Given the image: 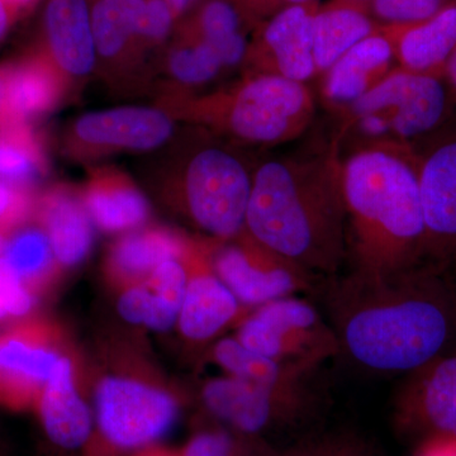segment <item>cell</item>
I'll return each mask as SVG.
<instances>
[{"label":"cell","mask_w":456,"mask_h":456,"mask_svg":"<svg viewBox=\"0 0 456 456\" xmlns=\"http://www.w3.org/2000/svg\"><path fill=\"white\" fill-rule=\"evenodd\" d=\"M61 359L50 347L20 335L0 340V399L14 406L40 392Z\"/></svg>","instance_id":"20"},{"label":"cell","mask_w":456,"mask_h":456,"mask_svg":"<svg viewBox=\"0 0 456 456\" xmlns=\"http://www.w3.org/2000/svg\"><path fill=\"white\" fill-rule=\"evenodd\" d=\"M178 416L173 395L137 380L104 378L95 391V428L114 450L149 448L171 430Z\"/></svg>","instance_id":"7"},{"label":"cell","mask_w":456,"mask_h":456,"mask_svg":"<svg viewBox=\"0 0 456 456\" xmlns=\"http://www.w3.org/2000/svg\"><path fill=\"white\" fill-rule=\"evenodd\" d=\"M46 31L53 55L65 71L84 75L92 70L97 47L86 0H51Z\"/></svg>","instance_id":"22"},{"label":"cell","mask_w":456,"mask_h":456,"mask_svg":"<svg viewBox=\"0 0 456 456\" xmlns=\"http://www.w3.org/2000/svg\"><path fill=\"white\" fill-rule=\"evenodd\" d=\"M182 245L164 231H143L123 237L112 253V266L121 277H149L165 261L179 259Z\"/></svg>","instance_id":"26"},{"label":"cell","mask_w":456,"mask_h":456,"mask_svg":"<svg viewBox=\"0 0 456 456\" xmlns=\"http://www.w3.org/2000/svg\"><path fill=\"white\" fill-rule=\"evenodd\" d=\"M419 184L425 259L436 264L456 259V130L441 131L419 152Z\"/></svg>","instance_id":"11"},{"label":"cell","mask_w":456,"mask_h":456,"mask_svg":"<svg viewBox=\"0 0 456 456\" xmlns=\"http://www.w3.org/2000/svg\"><path fill=\"white\" fill-rule=\"evenodd\" d=\"M323 456V455H320ZM325 456H360L356 455L355 452H329V454H326Z\"/></svg>","instance_id":"46"},{"label":"cell","mask_w":456,"mask_h":456,"mask_svg":"<svg viewBox=\"0 0 456 456\" xmlns=\"http://www.w3.org/2000/svg\"><path fill=\"white\" fill-rule=\"evenodd\" d=\"M341 165L336 141L260 165L248 236L316 277L335 275L347 254Z\"/></svg>","instance_id":"2"},{"label":"cell","mask_w":456,"mask_h":456,"mask_svg":"<svg viewBox=\"0 0 456 456\" xmlns=\"http://www.w3.org/2000/svg\"><path fill=\"white\" fill-rule=\"evenodd\" d=\"M317 3L285 5L266 22L260 42L273 70L294 82L317 74L314 55V17Z\"/></svg>","instance_id":"15"},{"label":"cell","mask_w":456,"mask_h":456,"mask_svg":"<svg viewBox=\"0 0 456 456\" xmlns=\"http://www.w3.org/2000/svg\"><path fill=\"white\" fill-rule=\"evenodd\" d=\"M38 415L47 439L56 448L74 452L88 445L94 415L75 386L70 360L62 358L38 395Z\"/></svg>","instance_id":"14"},{"label":"cell","mask_w":456,"mask_h":456,"mask_svg":"<svg viewBox=\"0 0 456 456\" xmlns=\"http://www.w3.org/2000/svg\"><path fill=\"white\" fill-rule=\"evenodd\" d=\"M2 2L7 3L11 7L26 8L29 7L35 0H2Z\"/></svg>","instance_id":"43"},{"label":"cell","mask_w":456,"mask_h":456,"mask_svg":"<svg viewBox=\"0 0 456 456\" xmlns=\"http://www.w3.org/2000/svg\"><path fill=\"white\" fill-rule=\"evenodd\" d=\"M399 69L443 77L456 49V0L435 16L410 26L389 27Z\"/></svg>","instance_id":"18"},{"label":"cell","mask_w":456,"mask_h":456,"mask_svg":"<svg viewBox=\"0 0 456 456\" xmlns=\"http://www.w3.org/2000/svg\"><path fill=\"white\" fill-rule=\"evenodd\" d=\"M253 179L226 150L209 147L198 152L185 176V196L194 222L217 239L239 235L246 227Z\"/></svg>","instance_id":"8"},{"label":"cell","mask_w":456,"mask_h":456,"mask_svg":"<svg viewBox=\"0 0 456 456\" xmlns=\"http://www.w3.org/2000/svg\"><path fill=\"white\" fill-rule=\"evenodd\" d=\"M2 256L26 283L46 275L55 260L46 232L35 228L20 231L11 237Z\"/></svg>","instance_id":"30"},{"label":"cell","mask_w":456,"mask_h":456,"mask_svg":"<svg viewBox=\"0 0 456 456\" xmlns=\"http://www.w3.org/2000/svg\"><path fill=\"white\" fill-rule=\"evenodd\" d=\"M362 2H365V0H362Z\"/></svg>","instance_id":"48"},{"label":"cell","mask_w":456,"mask_h":456,"mask_svg":"<svg viewBox=\"0 0 456 456\" xmlns=\"http://www.w3.org/2000/svg\"><path fill=\"white\" fill-rule=\"evenodd\" d=\"M454 0H367L371 16L382 27L415 25L428 20Z\"/></svg>","instance_id":"32"},{"label":"cell","mask_w":456,"mask_h":456,"mask_svg":"<svg viewBox=\"0 0 456 456\" xmlns=\"http://www.w3.org/2000/svg\"><path fill=\"white\" fill-rule=\"evenodd\" d=\"M146 0H99L92 12V29L102 56H116L132 36L139 35Z\"/></svg>","instance_id":"28"},{"label":"cell","mask_w":456,"mask_h":456,"mask_svg":"<svg viewBox=\"0 0 456 456\" xmlns=\"http://www.w3.org/2000/svg\"><path fill=\"white\" fill-rule=\"evenodd\" d=\"M35 305L27 283L0 256V321L26 316Z\"/></svg>","instance_id":"34"},{"label":"cell","mask_w":456,"mask_h":456,"mask_svg":"<svg viewBox=\"0 0 456 456\" xmlns=\"http://www.w3.org/2000/svg\"><path fill=\"white\" fill-rule=\"evenodd\" d=\"M171 131L173 125L164 113L142 107L88 113L75 126L77 137L86 142L134 150L160 146Z\"/></svg>","instance_id":"17"},{"label":"cell","mask_w":456,"mask_h":456,"mask_svg":"<svg viewBox=\"0 0 456 456\" xmlns=\"http://www.w3.org/2000/svg\"><path fill=\"white\" fill-rule=\"evenodd\" d=\"M200 40L208 44L224 66H235L248 51L239 9L228 0H208L200 14Z\"/></svg>","instance_id":"29"},{"label":"cell","mask_w":456,"mask_h":456,"mask_svg":"<svg viewBox=\"0 0 456 456\" xmlns=\"http://www.w3.org/2000/svg\"><path fill=\"white\" fill-rule=\"evenodd\" d=\"M5 244H7V240H5L4 232L0 230V256H2L3 250H4Z\"/></svg>","instance_id":"47"},{"label":"cell","mask_w":456,"mask_h":456,"mask_svg":"<svg viewBox=\"0 0 456 456\" xmlns=\"http://www.w3.org/2000/svg\"><path fill=\"white\" fill-rule=\"evenodd\" d=\"M444 79L448 83L450 90H452V95H454L456 101V49L450 57L448 64L445 66V71H444Z\"/></svg>","instance_id":"39"},{"label":"cell","mask_w":456,"mask_h":456,"mask_svg":"<svg viewBox=\"0 0 456 456\" xmlns=\"http://www.w3.org/2000/svg\"><path fill=\"white\" fill-rule=\"evenodd\" d=\"M167 2L169 3L170 7L173 8L174 12H176V13H182L185 9L191 7V4L194 0H167Z\"/></svg>","instance_id":"40"},{"label":"cell","mask_w":456,"mask_h":456,"mask_svg":"<svg viewBox=\"0 0 456 456\" xmlns=\"http://www.w3.org/2000/svg\"><path fill=\"white\" fill-rule=\"evenodd\" d=\"M42 217L57 263L74 266L88 256L94 241V224L86 204L68 193H53L45 200Z\"/></svg>","instance_id":"23"},{"label":"cell","mask_w":456,"mask_h":456,"mask_svg":"<svg viewBox=\"0 0 456 456\" xmlns=\"http://www.w3.org/2000/svg\"><path fill=\"white\" fill-rule=\"evenodd\" d=\"M456 101L443 77L395 69L346 110L349 130L365 145L415 147L445 130Z\"/></svg>","instance_id":"4"},{"label":"cell","mask_w":456,"mask_h":456,"mask_svg":"<svg viewBox=\"0 0 456 456\" xmlns=\"http://www.w3.org/2000/svg\"><path fill=\"white\" fill-rule=\"evenodd\" d=\"M395 38L389 27L369 36L347 51L325 73L323 97L347 110L395 70Z\"/></svg>","instance_id":"13"},{"label":"cell","mask_w":456,"mask_h":456,"mask_svg":"<svg viewBox=\"0 0 456 456\" xmlns=\"http://www.w3.org/2000/svg\"><path fill=\"white\" fill-rule=\"evenodd\" d=\"M338 355L371 375H407L456 346V287L440 264L351 270L325 290Z\"/></svg>","instance_id":"1"},{"label":"cell","mask_w":456,"mask_h":456,"mask_svg":"<svg viewBox=\"0 0 456 456\" xmlns=\"http://www.w3.org/2000/svg\"><path fill=\"white\" fill-rule=\"evenodd\" d=\"M188 281L187 270L178 259L165 261L143 283L122 293L117 305L119 314L132 325L167 331L178 323Z\"/></svg>","instance_id":"16"},{"label":"cell","mask_w":456,"mask_h":456,"mask_svg":"<svg viewBox=\"0 0 456 456\" xmlns=\"http://www.w3.org/2000/svg\"><path fill=\"white\" fill-rule=\"evenodd\" d=\"M314 102L305 83L265 73L246 82L226 106V125L239 139L277 145L301 136Z\"/></svg>","instance_id":"6"},{"label":"cell","mask_w":456,"mask_h":456,"mask_svg":"<svg viewBox=\"0 0 456 456\" xmlns=\"http://www.w3.org/2000/svg\"><path fill=\"white\" fill-rule=\"evenodd\" d=\"M236 338L253 353L310 373L338 355V341L325 317L312 303L294 296L255 308Z\"/></svg>","instance_id":"5"},{"label":"cell","mask_w":456,"mask_h":456,"mask_svg":"<svg viewBox=\"0 0 456 456\" xmlns=\"http://www.w3.org/2000/svg\"><path fill=\"white\" fill-rule=\"evenodd\" d=\"M136 456H180V454H173V452H164V450H151V448H147V450H142V452Z\"/></svg>","instance_id":"42"},{"label":"cell","mask_w":456,"mask_h":456,"mask_svg":"<svg viewBox=\"0 0 456 456\" xmlns=\"http://www.w3.org/2000/svg\"><path fill=\"white\" fill-rule=\"evenodd\" d=\"M4 110L8 121L20 122L49 110L57 98V83L46 65L25 62L4 71Z\"/></svg>","instance_id":"25"},{"label":"cell","mask_w":456,"mask_h":456,"mask_svg":"<svg viewBox=\"0 0 456 456\" xmlns=\"http://www.w3.org/2000/svg\"><path fill=\"white\" fill-rule=\"evenodd\" d=\"M395 407L404 431L456 436V346L404 375Z\"/></svg>","instance_id":"12"},{"label":"cell","mask_w":456,"mask_h":456,"mask_svg":"<svg viewBox=\"0 0 456 456\" xmlns=\"http://www.w3.org/2000/svg\"><path fill=\"white\" fill-rule=\"evenodd\" d=\"M40 169V154L31 134L13 122L0 139V179L23 183L31 180Z\"/></svg>","instance_id":"31"},{"label":"cell","mask_w":456,"mask_h":456,"mask_svg":"<svg viewBox=\"0 0 456 456\" xmlns=\"http://www.w3.org/2000/svg\"><path fill=\"white\" fill-rule=\"evenodd\" d=\"M382 26L369 12L367 0H332L314 17V55L317 73L325 74L360 41Z\"/></svg>","instance_id":"19"},{"label":"cell","mask_w":456,"mask_h":456,"mask_svg":"<svg viewBox=\"0 0 456 456\" xmlns=\"http://www.w3.org/2000/svg\"><path fill=\"white\" fill-rule=\"evenodd\" d=\"M251 245L226 246L216 255V275L246 307H260L299 292L316 290V275L273 253L250 237Z\"/></svg>","instance_id":"9"},{"label":"cell","mask_w":456,"mask_h":456,"mask_svg":"<svg viewBox=\"0 0 456 456\" xmlns=\"http://www.w3.org/2000/svg\"><path fill=\"white\" fill-rule=\"evenodd\" d=\"M27 212V200L11 183L0 180V230L20 221Z\"/></svg>","instance_id":"37"},{"label":"cell","mask_w":456,"mask_h":456,"mask_svg":"<svg viewBox=\"0 0 456 456\" xmlns=\"http://www.w3.org/2000/svg\"><path fill=\"white\" fill-rule=\"evenodd\" d=\"M180 456H239L235 441L227 432L202 431L188 441Z\"/></svg>","instance_id":"35"},{"label":"cell","mask_w":456,"mask_h":456,"mask_svg":"<svg viewBox=\"0 0 456 456\" xmlns=\"http://www.w3.org/2000/svg\"><path fill=\"white\" fill-rule=\"evenodd\" d=\"M353 270L389 274L425 259L426 228L415 147L374 143L341 165Z\"/></svg>","instance_id":"3"},{"label":"cell","mask_w":456,"mask_h":456,"mask_svg":"<svg viewBox=\"0 0 456 456\" xmlns=\"http://www.w3.org/2000/svg\"><path fill=\"white\" fill-rule=\"evenodd\" d=\"M4 93H5V82H4V71H0V110L4 106Z\"/></svg>","instance_id":"44"},{"label":"cell","mask_w":456,"mask_h":456,"mask_svg":"<svg viewBox=\"0 0 456 456\" xmlns=\"http://www.w3.org/2000/svg\"><path fill=\"white\" fill-rule=\"evenodd\" d=\"M224 68L221 57L206 42L175 51L170 57L171 73L180 82L202 84L209 82Z\"/></svg>","instance_id":"33"},{"label":"cell","mask_w":456,"mask_h":456,"mask_svg":"<svg viewBox=\"0 0 456 456\" xmlns=\"http://www.w3.org/2000/svg\"><path fill=\"white\" fill-rule=\"evenodd\" d=\"M8 28V14L7 11H5L4 4H3L2 0H0V40H2L3 36L5 35Z\"/></svg>","instance_id":"41"},{"label":"cell","mask_w":456,"mask_h":456,"mask_svg":"<svg viewBox=\"0 0 456 456\" xmlns=\"http://www.w3.org/2000/svg\"><path fill=\"white\" fill-rule=\"evenodd\" d=\"M216 362L228 375L281 391H307L312 373L281 364L246 349L237 338H222L213 351Z\"/></svg>","instance_id":"24"},{"label":"cell","mask_w":456,"mask_h":456,"mask_svg":"<svg viewBox=\"0 0 456 456\" xmlns=\"http://www.w3.org/2000/svg\"><path fill=\"white\" fill-rule=\"evenodd\" d=\"M93 224L107 232H122L139 227L149 215L145 198L128 185H98L86 200Z\"/></svg>","instance_id":"27"},{"label":"cell","mask_w":456,"mask_h":456,"mask_svg":"<svg viewBox=\"0 0 456 456\" xmlns=\"http://www.w3.org/2000/svg\"><path fill=\"white\" fill-rule=\"evenodd\" d=\"M204 406L213 417L244 435H257L305 416L310 391H281L227 375L204 386Z\"/></svg>","instance_id":"10"},{"label":"cell","mask_w":456,"mask_h":456,"mask_svg":"<svg viewBox=\"0 0 456 456\" xmlns=\"http://www.w3.org/2000/svg\"><path fill=\"white\" fill-rule=\"evenodd\" d=\"M173 12L167 0H146L139 35L150 40H163L170 31Z\"/></svg>","instance_id":"36"},{"label":"cell","mask_w":456,"mask_h":456,"mask_svg":"<svg viewBox=\"0 0 456 456\" xmlns=\"http://www.w3.org/2000/svg\"><path fill=\"white\" fill-rule=\"evenodd\" d=\"M417 456H456V436L426 439Z\"/></svg>","instance_id":"38"},{"label":"cell","mask_w":456,"mask_h":456,"mask_svg":"<svg viewBox=\"0 0 456 456\" xmlns=\"http://www.w3.org/2000/svg\"><path fill=\"white\" fill-rule=\"evenodd\" d=\"M281 2L285 7V5L310 4V3H317L318 0H281Z\"/></svg>","instance_id":"45"},{"label":"cell","mask_w":456,"mask_h":456,"mask_svg":"<svg viewBox=\"0 0 456 456\" xmlns=\"http://www.w3.org/2000/svg\"><path fill=\"white\" fill-rule=\"evenodd\" d=\"M241 305L216 273H198L189 278L176 325L189 340L207 341L235 320Z\"/></svg>","instance_id":"21"}]
</instances>
